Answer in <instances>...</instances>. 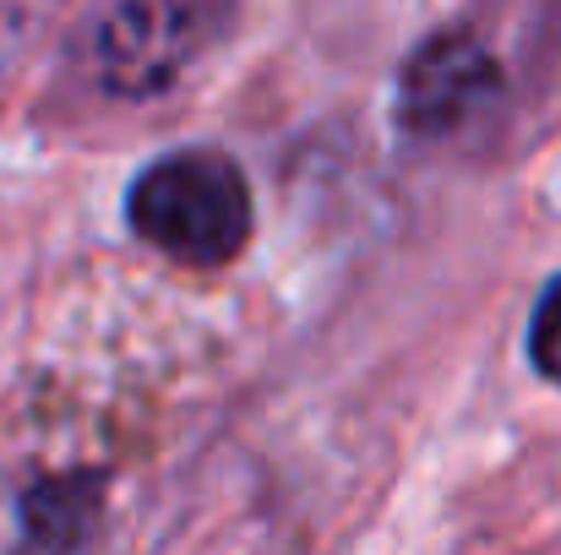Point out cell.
Returning a JSON list of instances; mask_svg holds the SVG:
<instances>
[{"mask_svg": "<svg viewBox=\"0 0 561 555\" xmlns=\"http://www.w3.org/2000/svg\"><path fill=\"white\" fill-rule=\"evenodd\" d=\"M104 545V479L49 474L16 496L11 555H99Z\"/></svg>", "mask_w": 561, "mask_h": 555, "instance_id": "277c9868", "label": "cell"}, {"mask_svg": "<svg viewBox=\"0 0 561 555\" xmlns=\"http://www.w3.org/2000/svg\"><path fill=\"white\" fill-rule=\"evenodd\" d=\"M33 22H38V0H0V71L22 55Z\"/></svg>", "mask_w": 561, "mask_h": 555, "instance_id": "8992f818", "label": "cell"}, {"mask_svg": "<svg viewBox=\"0 0 561 555\" xmlns=\"http://www.w3.org/2000/svg\"><path fill=\"white\" fill-rule=\"evenodd\" d=\"M502 88L496 55L469 33V27H442L431 33L398 77V120L414 137H447L469 126Z\"/></svg>", "mask_w": 561, "mask_h": 555, "instance_id": "3957f363", "label": "cell"}, {"mask_svg": "<svg viewBox=\"0 0 561 555\" xmlns=\"http://www.w3.org/2000/svg\"><path fill=\"white\" fill-rule=\"evenodd\" d=\"M126 218L159 256L186 267H224L251 240V185L218 148H175L131 181Z\"/></svg>", "mask_w": 561, "mask_h": 555, "instance_id": "6da1fadb", "label": "cell"}, {"mask_svg": "<svg viewBox=\"0 0 561 555\" xmlns=\"http://www.w3.org/2000/svg\"><path fill=\"white\" fill-rule=\"evenodd\" d=\"M234 0H110L93 22V77L115 99L175 88L229 27Z\"/></svg>", "mask_w": 561, "mask_h": 555, "instance_id": "7a4b0ae2", "label": "cell"}, {"mask_svg": "<svg viewBox=\"0 0 561 555\" xmlns=\"http://www.w3.org/2000/svg\"><path fill=\"white\" fill-rule=\"evenodd\" d=\"M529 360L540 366L546 381L561 386V278L540 294V305H535V322H529Z\"/></svg>", "mask_w": 561, "mask_h": 555, "instance_id": "5b68a950", "label": "cell"}]
</instances>
